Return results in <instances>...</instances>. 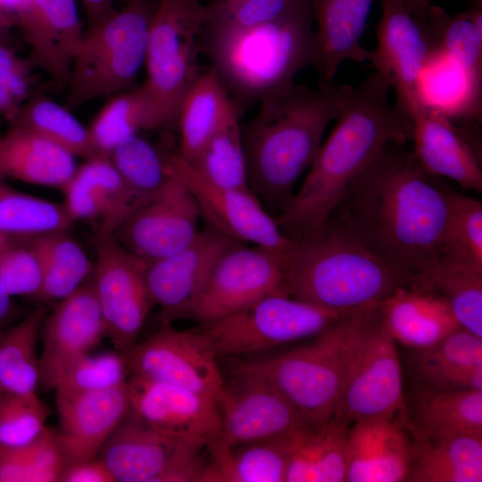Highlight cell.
<instances>
[{"mask_svg":"<svg viewBox=\"0 0 482 482\" xmlns=\"http://www.w3.org/2000/svg\"><path fill=\"white\" fill-rule=\"evenodd\" d=\"M449 194L404 145L390 142L352 184L329 222L417 282L441 255Z\"/></svg>","mask_w":482,"mask_h":482,"instance_id":"6da1fadb","label":"cell"},{"mask_svg":"<svg viewBox=\"0 0 482 482\" xmlns=\"http://www.w3.org/2000/svg\"><path fill=\"white\" fill-rule=\"evenodd\" d=\"M390 89L377 71L353 86L301 187L276 218L285 235L300 237L324 228L349 187L383 148L411 139V121L390 104Z\"/></svg>","mask_w":482,"mask_h":482,"instance_id":"7a4b0ae2","label":"cell"},{"mask_svg":"<svg viewBox=\"0 0 482 482\" xmlns=\"http://www.w3.org/2000/svg\"><path fill=\"white\" fill-rule=\"evenodd\" d=\"M352 87L333 81L316 89L295 84L262 100L256 114L240 124L249 188L275 219L315 160Z\"/></svg>","mask_w":482,"mask_h":482,"instance_id":"3957f363","label":"cell"},{"mask_svg":"<svg viewBox=\"0 0 482 482\" xmlns=\"http://www.w3.org/2000/svg\"><path fill=\"white\" fill-rule=\"evenodd\" d=\"M284 291L318 307L347 313L379 304L416 279L328 222L292 237L283 264Z\"/></svg>","mask_w":482,"mask_h":482,"instance_id":"277c9868","label":"cell"},{"mask_svg":"<svg viewBox=\"0 0 482 482\" xmlns=\"http://www.w3.org/2000/svg\"><path fill=\"white\" fill-rule=\"evenodd\" d=\"M204 33L212 67L240 101L259 104L293 87L303 69L319 67L311 0L261 25Z\"/></svg>","mask_w":482,"mask_h":482,"instance_id":"5b68a950","label":"cell"},{"mask_svg":"<svg viewBox=\"0 0 482 482\" xmlns=\"http://www.w3.org/2000/svg\"><path fill=\"white\" fill-rule=\"evenodd\" d=\"M377 305L344 314L309 345L275 356L238 362L234 370L270 383L307 422L328 420L335 414L355 340Z\"/></svg>","mask_w":482,"mask_h":482,"instance_id":"8992f818","label":"cell"},{"mask_svg":"<svg viewBox=\"0 0 482 482\" xmlns=\"http://www.w3.org/2000/svg\"><path fill=\"white\" fill-rule=\"evenodd\" d=\"M155 4L127 0L85 32L67 85L66 108L74 110L131 87L145 64Z\"/></svg>","mask_w":482,"mask_h":482,"instance_id":"52a82bcc","label":"cell"},{"mask_svg":"<svg viewBox=\"0 0 482 482\" xmlns=\"http://www.w3.org/2000/svg\"><path fill=\"white\" fill-rule=\"evenodd\" d=\"M344 314L290 296L270 294L199 329L218 358L251 354L316 337Z\"/></svg>","mask_w":482,"mask_h":482,"instance_id":"ba28073f","label":"cell"},{"mask_svg":"<svg viewBox=\"0 0 482 482\" xmlns=\"http://www.w3.org/2000/svg\"><path fill=\"white\" fill-rule=\"evenodd\" d=\"M403 398L395 342L382 325L378 304L355 340L334 416L350 425L372 418L399 421Z\"/></svg>","mask_w":482,"mask_h":482,"instance_id":"9c48e42d","label":"cell"},{"mask_svg":"<svg viewBox=\"0 0 482 482\" xmlns=\"http://www.w3.org/2000/svg\"><path fill=\"white\" fill-rule=\"evenodd\" d=\"M204 4L192 0H159L152 15L144 85L175 117L201 71L198 38L204 29Z\"/></svg>","mask_w":482,"mask_h":482,"instance_id":"30bf717a","label":"cell"},{"mask_svg":"<svg viewBox=\"0 0 482 482\" xmlns=\"http://www.w3.org/2000/svg\"><path fill=\"white\" fill-rule=\"evenodd\" d=\"M96 256L93 278L105 336L124 354L137 343L154 305L145 280L148 262L113 235L97 239Z\"/></svg>","mask_w":482,"mask_h":482,"instance_id":"8fae6325","label":"cell"},{"mask_svg":"<svg viewBox=\"0 0 482 482\" xmlns=\"http://www.w3.org/2000/svg\"><path fill=\"white\" fill-rule=\"evenodd\" d=\"M170 176L182 181L194 195L207 225L243 244L278 253L284 262L292 243L276 219L250 189L215 185L200 176L177 151L169 153Z\"/></svg>","mask_w":482,"mask_h":482,"instance_id":"7c38bea8","label":"cell"},{"mask_svg":"<svg viewBox=\"0 0 482 482\" xmlns=\"http://www.w3.org/2000/svg\"><path fill=\"white\" fill-rule=\"evenodd\" d=\"M129 371L215 400L224 378L218 357L200 330H179L171 324L124 353Z\"/></svg>","mask_w":482,"mask_h":482,"instance_id":"4fadbf2b","label":"cell"},{"mask_svg":"<svg viewBox=\"0 0 482 482\" xmlns=\"http://www.w3.org/2000/svg\"><path fill=\"white\" fill-rule=\"evenodd\" d=\"M381 5L377 46L368 60L395 90V105L408 119L420 107L418 81L436 45L426 18L411 12L406 0H382Z\"/></svg>","mask_w":482,"mask_h":482,"instance_id":"5bb4252c","label":"cell"},{"mask_svg":"<svg viewBox=\"0 0 482 482\" xmlns=\"http://www.w3.org/2000/svg\"><path fill=\"white\" fill-rule=\"evenodd\" d=\"M283 283V262L278 253L240 244L218 260L190 317L201 324L214 321L270 294L285 292Z\"/></svg>","mask_w":482,"mask_h":482,"instance_id":"9a60e30c","label":"cell"},{"mask_svg":"<svg viewBox=\"0 0 482 482\" xmlns=\"http://www.w3.org/2000/svg\"><path fill=\"white\" fill-rule=\"evenodd\" d=\"M200 217L190 190L171 176L133 209L113 236L130 253L152 262L187 246L199 231Z\"/></svg>","mask_w":482,"mask_h":482,"instance_id":"2e32d148","label":"cell"},{"mask_svg":"<svg viewBox=\"0 0 482 482\" xmlns=\"http://www.w3.org/2000/svg\"><path fill=\"white\" fill-rule=\"evenodd\" d=\"M233 373L214 400L220 437L229 446L280 437L307 422L268 381L242 371Z\"/></svg>","mask_w":482,"mask_h":482,"instance_id":"e0dca14e","label":"cell"},{"mask_svg":"<svg viewBox=\"0 0 482 482\" xmlns=\"http://www.w3.org/2000/svg\"><path fill=\"white\" fill-rule=\"evenodd\" d=\"M240 244L206 224L187 246L147 263L145 280L162 324L191 316L218 260Z\"/></svg>","mask_w":482,"mask_h":482,"instance_id":"ac0fdd59","label":"cell"},{"mask_svg":"<svg viewBox=\"0 0 482 482\" xmlns=\"http://www.w3.org/2000/svg\"><path fill=\"white\" fill-rule=\"evenodd\" d=\"M106 337L96 294L93 273L46 316L40 337L38 386L50 392L80 357L91 353Z\"/></svg>","mask_w":482,"mask_h":482,"instance_id":"d6986e66","label":"cell"},{"mask_svg":"<svg viewBox=\"0 0 482 482\" xmlns=\"http://www.w3.org/2000/svg\"><path fill=\"white\" fill-rule=\"evenodd\" d=\"M129 414L169 436L208 444L220 436L214 400L170 384L131 374Z\"/></svg>","mask_w":482,"mask_h":482,"instance_id":"ffe728a7","label":"cell"},{"mask_svg":"<svg viewBox=\"0 0 482 482\" xmlns=\"http://www.w3.org/2000/svg\"><path fill=\"white\" fill-rule=\"evenodd\" d=\"M14 22L30 49L32 67L58 87L67 86L85 36L75 0H16Z\"/></svg>","mask_w":482,"mask_h":482,"instance_id":"44dd1931","label":"cell"},{"mask_svg":"<svg viewBox=\"0 0 482 482\" xmlns=\"http://www.w3.org/2000/svg\"><path fill=\"white\" fill-rule=\"evenodd\" d=\"M58 438L66 465L96 459L129 411L128 382L94 392L55 391Z\"/></svg>","mask_w":482,"mask_h":482,"instance_id":"7402d4cb","label":"cell"},{"mask_svg":"<svg viewBox=\"0 0 482 482\" xmlns=\"http://www.w3.org/2000/svg\"><path fill=\"white\" fill-rule=\"evenodd\" d=\"M206 445L154 429L129 411L107 439L98 457L110 470L115 482H161L188 452Z\"/></svg>","mask_w":482,"mask_h":482,"instance_id":"603a6c76","label":"cell"},{"mask_svg":"<svg viewBox=\"0 0 482 482\" xmlns=\"http://www.w3.org/2000/svg\"><path fill=\"white\" fill-rule=\"evenodd\" d=\"M411 436L395 419L352 423L346 437V482L407 481Z\"/></svg>","mask_w":482,"mask_h":482,"instance_id":"cb8c5ba5","label":"cell"},{"mask_svg":"<svg viewBox=\"0 0 482 482\" xmlns=\"http://www.w3.org/2000/svg\"><path fill=\"white\" fill-rule=\"evenodd\" d=\"M408 120L411 124L412 154L421 167L436 177H445L463 188L482 191L478 157L456 122L420 107Z\"/></svg>","mask_w":482,"mask_h":482,"instance_id":"d4e9b609","label":"cell"},{"mask_svg":"<svg viewBox=\"0 0 482 482\" xmlns=\"http://www.w3.org/2000/svg\"><path fill=\"white\" fill-rule=\"evenodd\" d=\"M399 422L411 439L482 435V389L442 390L415 386L404 395Z\"/></svg>","mask_w":482,"mask_h":482,"instance_id":"484cf974","label":"cell"},{"mask_svg":"<svg viewBox=\"0 0 482 482\" xmlns=\"http://www.w3.org/2000/svg\"><path fill=\"white\" fill-rule=\"evenodd\" d=\"M382 325L411 349L429 346L461 328L445 298L418 287L396 290L379 303Z\"/></svg>","mask_w":482,"mask_h":482,"instance_id":"4316f807","label":"cell"},{"mask_svg":"<svg viewBox=\"0 0 482 482\" xmlns=\"http://www.w3.org/2000/svg\"><path fill=\"white\" fill-rule=\"evenodd\" d=\"M410 369L417 386L482 389V337L461 328L434 345L412 349Z\"/></svg>","mask_w":482,"mask_h":482,"instance_id":"83f0119b","label":"cell"},{"mask_svg":"<svg viewBox=\"0 0 482 482\" xmlns=\"http://www.w3.org/2000/svg\"><path fill=\"white\" fill-rule=\"evenodd\" d=\"M319 54L318 71L332 82L342 62L368 60L361 38L374 0H311Z\"/></svg>","mask_w":482,"mask_h":482,"instance_id":"f1b7e54d","label":"cell"},{"mask_svg":"<svg viewBox=\"0 0 482 482\" xmlns=\"http://www.w3.org/2000/svg\"><path fill=\"white\" fill-rule=\"evenodd\" d=\"M349 426L333 416L289 433L286 482H345Z\"/></svg>","mask_w":482,"mask_h":482,"instance_id":"f546056e","label":"cell"},{"mask_svg":"<svg viewBox=\"0 0 482 482\" xmlns=\"http://www.w3.org/2000/svg\"><path fill=\"white\" fill-rule=\"evenodd\" d=\"M75 156L21 126L0 135V177L62 189L73 176Z\"/></svg>","mask_w":482,"mask_h":482,"instance_id":"4dcf8cb0","label":"cell"},{"mask_svg":"<svg viewBox=\"0 0 482 482\" xmlns=\"http://www.w3.org/2000/svg\"><path fill=\"white\" fill-rule=\"evenodd\" d=\"M482 75L473 73L436 49L417 87L420 107L458 122L480 120Z\"/></svg>","mask_w":482,"mask_h":482,"instance_id":"1f68e13d","label":"cell"},{"mask_svg":"<svg viewBox=\"0 0 482 482\" xmlns=\"http://www.w3.org/2000/svg\"><path fill=\"white\" fill-rule=\"evenodd\" d=\"M287 436L234 447L219 436L206 445L210 458L200 482H286Z\"/></svg>","mask_w":482,"mask_h":482,"instance_id":"d6a6232c","label":"cell"},{"mask_svg":"<svg viewBox=\"0 0 482 482\" xmlns=\"http://www.w3.org/2000/svg\"><path fill=\"white\" fill-rule=\"evenodd\" d=\"M237 111L213 67L201 71L178 110L179 155L191 162Z\"/></svg>","mask_w":482,"mask_h":482,"instance_id":"836d02e7","label":"cell"},{"mask_svg":"<svg viewBox=\"0 0 482 482\" xmlns=\"http://www.w3.org/2000/svg\"><path fill=\"white\" fill-rule=\"evenodd\" d=\"M174 124L175 117L143 84L116 94L97 113L87 130L96 153L108 156L127 137Z\"/></svg>","mask_w":482,"mask_h":482,"instance_id":"e575fe53","label":"cell"},{"mask_svg":"<svg viewBox=\"0 0 482 482\" xmlns=\"http://www.w3.org/2000/svg\"><path fill=\"white\" fill-rule=\"evenodd\" d=\"M407 481L481 482L482 435L411 439Z\"/></svg>","mask_w":482,"mask_h":482,"instance_id":"d590c367","label":"cell"},{"mask_svg":"<svg viewBox=\"0 0 482 482\" xmlns=\"http://www.w3.org/2000/svg\"><path fill=\"white\" fill-rule=\"evenodd\" d=\"M47 305L36 307L14 325L0 331V392L36 393L39 384L37 343Z\"/></svg>","mask_w":482,"mask_h":482,"instance_id":"8d00e7d4","label":"cell"},{"mask_svg":"<svg viewBox=\"0 0 482 482\" xmlns=\"http://www.w3.org/2000/svg\"><path fill=\"white\" fill-rule=\"evenodd\" d=\"M417 287L445 298L461 327L482 337V272L441 254L417 278Z\"/></svg>","mask_w":482,"mask_h":482,"instance_id":"74e56055","label":"cell"},{"mask_svg":"<svg viewBox=\"0 0 482 482\" xmlns=\"http://www.w3.org/2000/svg\"><path fill=\"white\" fill-rule=\"evenodd\" d=\"M41 263L43 281L36 298L62 300L79 288L93 273L95 265L67 231L26 239Z\"/></svg>","mask_w":482,"mask_h":482,"instance_id":"f35d334b","label":"cell"},{"mask_svg":"<svg viewBox=\"0 0 482 482\" xmlns=\"http://www.w3.org/2000/svg\"><path fill=\"white\" fill-rule=\"evenodd\" d=\"M0 177V234L13 240L68 231L74 220L63 203L30 195L9 186Z\"/></svg>","mask_w":482,"mask_h":482,"instance_id":"ab89813d","label":"cell"},{"mask_svg":"<svg viewBox=\"0 0 482 482\" xmlns=\"http://www.w3.org/2000/svg\"><path fill=\"white\" fill-rule=\"evenodd\" d=\"M28 129L65 149L75 157L85 160L99 155L95 150L87 128L84 127L71 110L42 95L29 96L22 104L12 126Z\"/></svg>","mask_w":482,"mask_h":482,"instance_id":"60d3db41","label":"cell"},{"mask_svg":"<svg viewBox=\"0 0 482 482\" xmlns=\"http://www.w3.org/2000/svg\"><path fill=\"white\" fill-rule=\"evenodd\" d=\"M187 163L200 176L215 185L250 189L237 111L204 145L195 160Z\"/></svg>","mask_w":482,"mask_h":482,"instance_id":"b9f144b4","label":"cell"},{"mask_svg":"<svg viewBox=\"0 0 482 482\" xmlns=\"http://www.w3.org/2000/svg\"><path fill=\"white\" fill-rule=\"evenodd\" d=\"M108 157L129 188L142 198L157 192L171 178L169 153L139 134L120 140Z\"/></svg>","mask_w":482,"mask_h":482,"instance_id":"7bdbcfd3","label":"cell"},{"mask_svg":"<svg viewBox=\"0 0 482 482\" xmlns=\"http://www.w3.org/2000/svg\"><path fill=\"white\" fill-rule=\"evenodd\" d=\"M79 168L90 181L100 204L97 239L114 235L144 198L129 188L108 156L87 159Z\"/></svg>","mask_w":482,"mask_h":482,"instance_id":"ee69618b","label":"cell"},{"mask_svg":"<svg viewBox=\"0 0 482 482\" xmlns=\"http://www.w3.org/2000/svg\"><path fill=\"white\" fill-rule=\"evenodd\" d=\"M426 20L436 49L462 68L482 75V32L477 29L468 12L451 16L443 8L431 4Z\"/></svg>","mask_w":482,"mask_h":482,"instance_id":"f6af8a7d","label":"cell"},{"mask_svg":"<svg viewBox=\"0 0 482 482\" xmlns=\"http://www.w3.org/2000/svg\"><path fill=\"white\" fill-rule=\"evenodd\" d=\"M441 254L482 272V204L449 194V213Z\"/></svg>","mask_w":482,"mask_h":482,"instance_id":"bcb514c9","label":"cell"},{"mask_svg":"<svg viewBox=\"0 0 482 482\" xmlns=\"http://www.w3.org/2000/svg\"><path fill=\"white\" fill-rule=\"evenodd\" d=\"M301 0H212L204 4V32L245 29L271 21Z\"/></svg>","mask_w":482,"mask_h":482,"instance_id":"7dc6e473","label":"cell"},{"mask_svg":"<svg viewBox=\"0 0 482 482\" xmlns=\"http://www.w3.org/2000/svg\"><path fill=\"white\" fill-rule=\"evenodd\" d=\"M125 356L119 351L80 357L57 382L54 391L94 392L107 390L128 382Z\"/></svg>","mask_w":482,"mask_h":482,"instance_id":"c3c4849f","label":"cell"},{"mask_svg":"<svg viewBox=\"0 0 482 482\" xmlns=\"http://www.w3.org/2000/svg\"><path fill=\"white\" fill-rule=\"evenodd\" d=\"M49 410L36 393L0 392V445L19 447L34 441L46 428Z\"/></svg>","mask_w":482,"mask_h":482,"instance_id":"681fc988","label":"cell"},{"mask_svg":"<svg viewBox=\"0 0 482 482\" xmlns=\"http://www.w3.org/2000/svg\"><path fill=\"white\" fill-rule=\"evenodd\" d=\"M24 241H12L0 250V282L12 296L37 297L43 281L41 263Z\"/></svg>","mask_w":482,"mask_h":482,"instance_id":"f907efd6","label":"cell"},{"mask_svg":"<svg viewBox=\"0 0 482 482\" xmlns=\"http://www.w3.org/2000/svg\"><path fill=\"white\" fill-rule=\"evenodd\" d=\"M21 448L43 482L59 481L67 462L56 430L46 428L34 441Z\"/></svg>","mask_w":482,"mask_h":482,"instance_id":"816d5d0a","label":"cell"},{"mask_svg":"<svg viewBox=\"0 0 482 482\" xmlns=\"http://www.w3.org/2000/svg\"><path fill=\"white\" fill-rule=\"evenodd\" d=\"M33 69L28 58L19 57L10 46L0 44V83L21 103L29 97V74Z\"/></svg>","mask_w":482,"mask_h":482,"instance_id":"f5cc1de1","label":"cell"},{"mask_svg":"<svg viewBox=\"0 0 482 482\" xmlns=\"http://www.w3.org/2000/svg\"><path fill=\"white\" fill-rule=\"evenodd\" d=\"M0 482H43L28 461L21 446L0 445Z\"/></svg>","mask_w":482,"mask_h":482,"instance_id":"db71d44e","label":"cell"},{"mask_svg":"<svg viewBox=\"0 0 482 482\" xmlns=\"http://www.w3.org/2000/svg\"><path fill=\"white\" fill-rule=\"evenodd\" d=\"M61 482H115V479L98 457L96 459L67 464L62 470Z\"/></svg>","mask_w":482,"mask_h":482,"instance_id":"11a10c76","label":"cell"},{"mask_svg":"<svg viewBox=\"0 0 482 482\" xmlns=\"http://www.w3.org/2000/svg\"><path fill=\"white\" fill-rule=\"evenodd\" d=\"M87 19V30L93 29L114 10V0H81Z\"/></svg>","mask_w":482,"mask_h":482,"instance_id":"9f6ffc18","label":"cell"},{"mask_svg":"<svg viewBox=\"0 0 482 482\" xmlns=\"http://www.w3.org/2000/svg\"><path fill=\"white\" fill-rule=\"evenodd\" d=\"M22 103L2 83H0V114L11 124L14 125L20 113Z\"/></svg>","mask_w":482,"mask_h":482,"instance_id":"6f0895ef","label":"cell"},{"mask_svg":"<svg viewBox=\"0 0 482 482\" xmlns=\"http://www.w3.org/2000/svg\"><path fill=\"white\" fill-rule=\"evenodd\" d=\"M15 312L16 306L12 301V296L0 282V325L12 318Z\"/></svg>","mask_w":482,"mask_h":482,"instance_id":"680465c9","label":"cell"},{"mask_svg":"<svg viewBox=\"0 0 482 482\" xmlns=\"http://www.w3.org/2000/svg\"><path fill=\"white\" fill-rule=\"evenodd\" d=\"M13 21L0 7V44L10 46L11 28Z\"/></svg>","mask_w":482,"mask_h":482,"instance_id":"91938a15","label":"cell"},{"mask_svg":"<svg viewBox=\"0 0 482 482\" xmlns=\"http://www.w3.org/2000/svg\"><path fill=\"white\" fill-rule=\"evenodd\" d=\"M411 12L420 19H425L432 0H406Z\"/></svg>","mask_w":482,"mask_h":482,"instance_id":"94428289","label":"cell"},{"mask_svg":"<svg viewBox=\"0 0 482 482\" xmlns=\"http://www.w3.org/2000/svg\"><path fill=\"white\" fill-rule=\"evenodd\" d=\"M12 241H15V240L11 239L0 234V250H2L4 247H5L7 245H9Z\"/></svg>","mask_w":482,"mask_h":482,"instance_id":"6125c7cd","label":"cell"},{"mask_svg":"<svg viewBox=\"0 0 482 482\" xmlns=\"http://www.w3.org/2000/svg\"><path fill=\"white\" fill-rule=\"evenodd\" d=\"M192 1H195V2H200L201 0H192Z\"/></svg>","mask_w":482,"mask_h":482,"instance_id":"be15d7a7","label":"cell"}]
</instances>
